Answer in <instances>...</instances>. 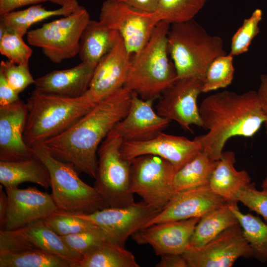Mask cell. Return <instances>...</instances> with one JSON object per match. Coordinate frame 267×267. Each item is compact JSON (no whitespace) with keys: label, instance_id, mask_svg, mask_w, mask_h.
Masks as SVG:
<instances>
[{"label":"cell","instance_id":"obj_1","mask_svg":"<svg viewBox=\"0 0 267 267\" xmlns=\"http://www.w3.org/2000/svg\"><path fill=\"white\" fill-rule=\"evenodd\" d=\"M132 95V92L124 87L114 91L70 128L42 144L55 157L95 179L99 146L126 116Z\"/></svg>","mask_w":267,"mask_h":267},{"label":"cell","instance_id":"obj_2","mask_svg":"<svg viewBox=\"0 0 267 267\" xmlns=\"http://www.w3.org/2000/svg\"><path fill=\"white\" fill-rule=\"evenodd\" d=\"M199 110L202 127L208 132L195 138L203 150L216 161L228 139L252 137L266 120L258 92L253 90L242 93L223 90L210 95L202 100Z\"/></svg>","mask_w":267,"mask_h":267},{"label":"cell","instance_id":"obj_3","mask_svg":"<svg viewBox=\"0 0 267 267\" xmlns=\"http://www.w3.org/2000/svg\"><path fill=\"white\" fill-rule=\"evenodd\" d=\"M88 91L70 98L34 89L27 100L24 139L30 147L50 139L70 128L96 104Z\"/></svg>","mask_w":267,"mask_h":267},{"label":"cell","instance_id":"obj_4","mask_svg":"<svg viewBox=\"0 0 267 267\" xmlns=\"http://www.w3.org/2000/svg\"><path fill=\"white\" fill-rule=\"evenodd\" d=\"M170 25L160 21L145 46L131 57L124 87L142 99L155 100L178 80L175 66L169 58Z\"/></svg>","mask_w":267,"mask_h":267},{"label":"cell","instance_id":"obj_5","mask_svg":"<svg viewBox=\"0 0 267 267\" xmlns=\"http://www.w3.org/2000/svg\"><path fill=\"white\" fill-rule=\"evenodd\" d=\"M168 48L178 79L192 77L203 82L211 63L226 54L222 39L209 35L193 19L172 24Z\"/></svg>","mask_w":267,"mask_h":267},{"label":"cell","instance_id":"obj_6","mask_svg":"<svg viewBox=\"0 0 267 267\" xmlns=\"http://www.w3.org/2000/svg\"><path fill=\"white\" fill-rule=\"evenodd\" d=\"M30 148L33 155L42 161L48 170L51 195L58 210L89 214L106 208L94 187L80 178L72 164L55 157L42 143Z\"/></svg>","mask_w":267,"mask_h":267},{"label":"cell","instance_id":"obj_7","mask_svg":"<svg viewBox=\"0 0 267 267\" xmlns=\"http://www.w3.org/2000/svg\"><path fill=\"white\" fill-rule=\"evenodd\" d=\"M124 140L113 129L97 151L98 165L93 187L106 208L127 207L134 203L131 186V160L121 151Z\"/></svg>","mask_w":267,"mask_h":267},{"label":"cell","instance_id":"obj_8","mask_svg":"<svg viewBox=\"0 0 267 267\" xmlns=\"http://www.w3.org/2000/svg\"><path fill=\"white\" fill-rule=\"evenodd\" d=\"M90 19L88 10L80 5L71 14L29 31L27 40L41 48L52 62L60 63L78 54L82 33Z\"/></svg>","mask_w":267,"mask_h":267},{"label":"cell","instance_id":"obj_9","mask_svg":"<svg viewBox=\"0 0 267 267\" xmlns=\"http://www.w3.org/2000/svg\"><path fill=\"white\" fill-rule=\"evenodd\" d=\"M177 171L171 163L159 156L137 157L131 160L132 192L147 204L162 210L176 193L174 178Z\"/></svg>","mask_w":267,"mask_h":267},{"label":"cell","instance_id":"obj_10","mask_svg":"<svg viewBox=\"0 0 267 267\" xmlns=\"http://www.w3.org/2000/svg\"><path fill=\"white\" fill-rule=\"evenodd\" d=\"M99 20L118 32L132 57L145 46L161 19L156 11H143L113 0H105L101 5Z\"/></svg>","mask_w":267,"mask_h":267},{"label":"cell","instance_id":"obj_11","mask_svg":"<svg viewBox=\"0 0 267 267\" xmlns=\"http://www.w3.org/2000/svg\"><path fill=\"white\" fill-rule=\"evenodd\" d=\"M161 211L142 200L127 207L106 208L89 214H73L98 226L110 242L125 247L130 236L145 227Z\"/></svg>","mask_w":267,"mask_h":267},{"label":"cell","instance_id":"obj_12","mask_svg":"<svg viewBox=\"0 0 267 267\" xmlns=\"http://www.w3.org/2000/svg\"><path fill=\"white\" fill-rule=\"evenodd\" d=\"M182 255L188 267H231L240 258L253 257L239 223L202 246H189Z\"/></svg>","mask_w":267,"mask_h":267},{"label":"cell","instance_id":"obj_13","mask_svg":"<svg viewBox=\"0 0 267 267\" xmlns=\"http://www.w3.org/2000/svg\"><path fill=\"white\" fill-rule=\"evenodd\" d=\"M24 248L38 249L55 255L68 262L71 267H77L82 259L43 220L13 230H0V251Z\"/></svg>","mask_w":267,"mask_h":267},{"label":"cell","instance_id":"obj_14","mask_svg":"<svg viewBox=\"0 0 267 267\" xmlns=\"http://www.w3.org/2000/svg\"><path fill=\"white\" fill-rule=\"evenodd\" d=\"M202 84V81L195 78L178 79L161 95L156 112L186 131H191L192 125L202 127L197 104Z\"/></svg>","mask_w":267,"mask_h":267},{"label":"cell","instance_id":"obj_15","mask_svg":"<svg viewBox=\"0 0 267 267\" xmlns=\"http://www.w3.org/2000/svg\"><path fill=\"white\" fill-rule=\"evenodd\" d=\"M203 150L201 142L195 138L160 133L146 141H124L123 155L132 159L144 155H153L171 163L178 170Z\"/></svg>","mask_w":267,"mask_h":267},{"label":"cell","instance_id":"obj_16","mask_svg":"<svg viewBox=\"0 0 267 267\" xmlns=\"http://www.w3.org/2000/svg\"><path fill=\"white\" fill-rule=\"evenodd\" d=\"M7 210L3 230H10L44 220L58 210L51 195L35 187L5 188Z\"/></svg>","mask_w":267,"mask_h":267},{"label":"cell","instance_id":"obj_17","mask_svg":"<svg viewBox=\"0 0 267 267\" xmlns=\"http://www.w3.org/2000/svg\"><path fill=\"white\" fill-rule=\"evenodd\" d=\"M201 218L154 224L132 235L138 245H149L158 256L182 255L188 248L194 228Z\"/></svg>","mask_w":267,"mask_h":267},{"label":"cell","instance_id":"obj_18","mask_svg":"<svg viewBox=\"0 0 267 267\" xmlns=\"http://www.w3.org/2000/svg\"><path fill=\"white\" fill-rule=\"evenodd\" d=\"M227 203L213 192L208 185L177 192L167 206L145 227L165 222L201 218Z\"/></svg>","mask_w":267,"mask_h":267},{"label":"cell","instance_id":"obj_19","mask_svg":"<svg viewBox=\"0 0 267 267\" xmlns=\"http://www.w3.org/2000/svg\"><path fill=\"white\" fill-rule=\"evenodd\" d=\"M131 57L120 35L113 47L95 68L88 92L95 103L124 87Z\"/></svg>","mask_w":267,"mask_h":267},{"label":"cell","instance_id":"obj_20","mask_svg":"<svg viewBox=\"0 0 267 267\" xmlns=\"http://www.w3.org/2000/svg\"><path fill=\"white\" fill-rule=\"evenodd\" d=\"M154 99H142L132 92L127 114L113 128L124 141L148 140L167 128L171 121L154 110Z\"/></svg>","mask_w":267,"mask_h":267},{"label":"cell","instance_id":"obj_21","mask_svg":"<svg viewBox=\"0 0 267 267\" xmlns=\"http://www.w3.org/2000/svg\"><path fill=\"white\" fill-rule=\"evenodd\" d=\"M27 113L26 103L21 100L0 106V161H16L33 156L23 136Z\"/></svg>","mask_w":267,"mask_h":267},{"label":"cell","instance_id":"obj_22","mask_svg":"<svg viewBox=\"0 0 267 267\" xmlns=\"http://www.w3.org/2000/svg\"><path fill=\"white\" fill-rule=\"evenodd\" d=\"M94 69L81 62L70 68L52 71L35 79V89L66 97L81 96L89 89Z\"/></svg>","mask_w":267,"mask_h":267},{"label":"cell","instance_id":"obj_23","mask_svg":"<svg viewBox=\"0 0 267 267\" xmlns=\"http://www.w3.org/2000/svg\"><path fill=\"white\" fill-rule=\"evenodd\" d=\"M235 155L232 151H223L212 174L209 187L215 194L228 203H237L236 196L251 183V178L245 170L238 171L234 166Z\"/></svg>","mask_w":267,"mask_h":267},{"label":"cell","instance_id":"obj_24","mask_svg":"<svg viewBox=\"0 0 267 267\" xmlns=\"http://www.w3.org/2000/svg\"><path fill=\"white\" fill-rule=\"evenodd\" d=\"M119 34L102 21L90 19L82 33L78 54L81 62L95 68L113 47Z\"/></svg>","mask_w":267,"mask_h":267},{"label":"cell","instance_id":"obj_25","mask_svg":"<svg viewBox=\"0 0 267 267\" xmlns=\"http://www.w3.org/2000/svg\"><path fill=\"white\" fill-rule=\"evenodd\" d=\"M25 182L45 189L50 187L49 174L42 161L34 156L16 161H0V183L4 188L17 187Z\"/></svg>","mask_w":267,"mask_h":267},{"label":"cell","instance_id":"obj_26","mask_svg":"<svg viewBox=\"0 0 267 267\" xmlns=\"http://www.w3.org/2000/svg\"><path fill=\"white\" fill-rule=\"evenodd\" d=\"M77 0H72L56 9H47L40 4L21 10H13L0 15V28L10 30L23 36L34 24L50 17L66 16L79 6Z\"/></svg>","mask_w":267,"mask_h":267},{"label":"cell","instance_id":"obj_27","mask_svg":"<svg viewBox=\"0 0 267 267\" xmlns=\"http://www.w3.org/2000/svg\"><path fill=\"white\" fill-rule=\"evenodd\" d=\"M238 223L229 203L214 209L200 218L194 228L189 246H202L225 229Z\"/></svg>","mask_w":267,"mask_h":267},{"label":"cell","instance_id":"obj_28","mask_svg":"<svg viewBox=\"0 0 267 267\" xmlns=\"http://www.w3.org/2000/svg\"><path fill=\"white\" fill-rule=\"evenodd\" d=\"M217 161L202 150L176 173L174 178L176 192L209 185Z\"/></svg>","mask_w":267,"mask_h":267},{"label":"cell","instance_id":"obj_29","mask_svg":"<svg viewBox=\"0 0 267 267\" xmlns=\"http://www.w3.org/2000/svg\"><path fill=\"white\" fill-rule=\"evenodd\" d=\"M134 255L107 241L84 255L77 267H139Z\"/></svg>","mask_w":267,"mask_h":267},{"label":"cell","instance_id":"obj_30","mask_svg":"<svg viewBox=\"0 0 267 267\" xmlns=\"http://www.w3.org/2000/svg\"><path fill=\"white\" fill-rule=\"evenodd\" d=\"M0 267H71L67 261L32 248L0 252Z\"/></svg>","mask_w":267,"mask_h":267},{"label":"cell","instance_id":"obj_31","mask_svg":"<svg viewBox=\"0 0 267 267\" xmlns=\"http://www.w3.org/2000/svg\"><path fill=\"white\" fill-rule=\"evenodd\" d=\"M237 219L243 235L249 244L253 257L260 262H267V223L259 217L240 211L237 203H229Z\"/></svg>","mask_w":267,"mask_h":267},{"label":"cell","instance_id":"obj_32","mask_svg":"<svg viewBox=\"0 0 267 267\" xmlns=\"http://www.w3.org/2000/svg\"><path fill=\"white\" fill-rule=\"evenodd\" d=\"M207 0H159L156 12L161 21L170 24L185 22L193 18Z\"/></svg>","mask_w":267,"mask_h":267},{"label":"cell","instance_id":"obj_33","mask_svg":"<svg viewBox=\"0 0 267 267\" xmlns=\"http://www.w3.org/2000/svg\"><path fill=\"white\" fill-rule=\"evenodd\" d=\"M234 56L228 54L216 58L209 65L202 86V93H207L230 85L234 78Z\"/></svg>","mask_w":267,"mask_h":267},{"label":"cell","instance_id":"obj_34","mask_svg":"<svg viewBox=\"0 0 267 267\" xmlns=\"http://www.w3.org/2000/svg\"><path fill=\"white\" fill-rule=\"evenodd\" d=\"M43 221L47 226L61 236L99 228L86 219L59 210Z\"/></svg>","mask_w":267,"mask_h":267},{"label":"cell","instance_id":"obj_35","mask_svg":"<svg viewBox=\"0 0 267 267\" xmlns=\"http://www.w3.org/2000/svg\"><path fill=\"white\" fill-rule=\"evenodd\" d=\"M0 52L14 63L29 65L32 50L25 44L23 36L0 28Z\"/></svg>","mask_w":267,"mask_h":267},{"label":"cell","instance_id":"obj_36","mask_svg":"<svg viewBox=\"0 0 267 267\" xmlns=\"http://www.w3.org/2000/svg\"><path fill=\"white\" fill-rule=\"evenodd\" d=\"M263 17L262 10L256 9L232 37L229 54L234 56L246 52L250 44L260 32L259 24Z\"/></svg>","mask_w":267,"mask_h":267},{"label":"cell","instance_id":"obj_37","mask_svg":"<svg viewBox=\"0 0 267 267\" xmlns=\"http://www.w3.org/2000/svg\"><path fill=\"white\" fill-rule=\"evenodd\" d=\"M61 237L67 247L81 258L109 241L100 228Z\"/></svg>","mask_w":267,"mask_h":267},{"label":"cell","instance_id":"obj_38","mask_svg":"<svg viewBox=\"0 0 267 267\" xmlns=\"http://www.w3.org/2000/svg\"><path fill=\"white\" fill-rule=\"evenodd\" d=\"M0 73L3 75L10 87L19 94L35 82L28 65L2 60L0 63Z\"/></svg>","mask_w":267,"mask_h":267},{"label":"cell","instance_id":"obj_39","mask_svg":"<svg viewBox=\"0 0 267 267\" xmlns=\"http://www.w3.org/2000/svg\"><path fill=\"white\" fill-rule=\"evenodd\" d=\"M236 201L261 215L267 223V188L259 190L251 182L237 193Z\"/></svg>","mask_w":267,"mask_h":267},{"label":"cell","instance_id":"obj_40","mask_svg":"<svg viewBox=\"0 0 267 267\" xmlns=\"http://www.w3.org/2000/svg\"><path fill=\"white\" fill-rule=\"evenodd\" d=\"M72 0H0V15L9 12L21 7L39 4L46 1L51 2L60 6H63Z\"/></svg>","mask_w":267,"mask_h":267},{"label":"cell","instance_id":"obj_41","mask_svg":"<svg viewBox=\"0 0 267 267\" xmlns=\"http://www.w3.org/2000/svg\"><path fill=\"white\" fill-rule=\"evenodd\" d=\"M20 100L19 93L10 87L3 75L0 73V106L10 105Z\"/></svg>","mask_w":267,"mask_h":267},{"label":"cell","instance_id":"obj_42","mask_svg":"<svg viewBox=\"0 0 267 267\" xmlns=\"http://www.w3.org/2000/svg\"><path fill=\"white\" fill-rule=\"evenodd\" d=\"M156 267H188L187 263L181 254H169L161 256Z\"/></svg>","mask_w":267,"mask_h":267},{"label":"cell","instance_id":"obj_43","mask_svg":"<svg viewBox=\"0 0 267 267\" xmlns=\"http://www.w3.org/2000/svg\"><path fill=\"white\" fill-rule=\"evenodd\" d=\"M139 10L148 12L156 11L159 0H113Z\"/></svg>","mask_w":267,"mask_h":267},{"label":"cell","instance_id":"obj_44","mask_svg":"<svg viewBox=\"0 0 267 267\" xmlns=\"http://www.w3.org/2000/svg\"><path fill=\"white\" fill-rule=\"evenodd\" d=\"M257 91L266 117L264 124L267 130V74L261 76L260 85Z\"/></svg>","mask_w":267,"mask_h":267},{"label":"cell","instance_id":"obj_45","mask_svg":"<svg viewBox=\"0 0 267 267\" xmlns=\"http://www.w3.org/2000/svg\"><path fill=\"white\" fill-rule=\"evenodd\" d=\"M3 186H0V229L3 230L7 210V196L6 192L3 190Z\"/></svg>","mask_w":267,"mask_h":267},{"label":"cell","instance_id":"obj_46","mask_svg":"<svg viewBox=\"0 0 267 267\" xmlns=\"http://www.w3.org/2000/svg\"><path fill=\"white\" fill-rule=\"evenodd\" d=\"M262 188H267V176L264 180L263 181V182L261 185Z\"/></svg>","mask_w":267,"mask_h":267}]
</instances>
